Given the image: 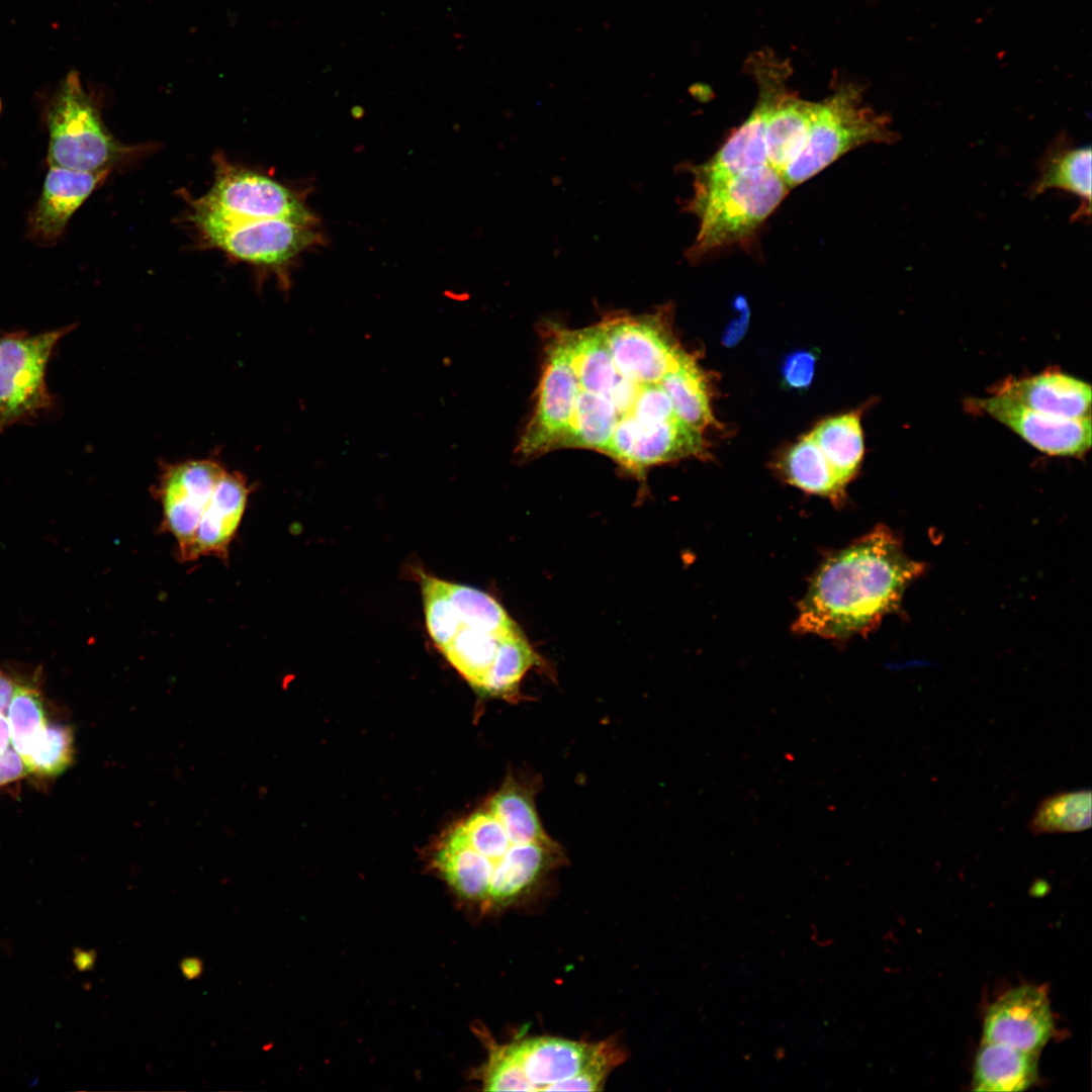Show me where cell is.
<instances>
[{"label": "cell", "mask_w": 1092, "mask_h": 1092, "mask_svg": "<svg viewBox=\"0 0 1092 1092\" xmlns=\"http://www.w3.org/2000/svg\"><path fill=\"white\" fill-rule=\"evenodd\" d=\"M667 317L664 310L619 314L581 330H552L520 453L592 449L638 477L654 465L705 456L703 433L680 420L666 387L667 375L690 356Z\"/></svg>", "instance_id": "obj_1"}, {"label": "cell", "mask_w": 1092, "mask_h": 1092, "mask_svg": "<svg viewBox=\"0 0 1092 1092\" xmlns=\"http://www.w3.org/2000/svg\"><path fill=\"white\" fill-rule=\"evenodd\" d=\"M535 795L534 783L511 776L445 836L436 867L461 897L485 906L510 905L564 860L540 820Z\"/></svg>", "instance_id": "obj_2"}, {"label": "cell", "mask_w": 1092, "mask_h": 1092, "mask_svg": "<svg viewBox=\"0 0 1092 1092\" xmlns=\"http://www.w3.org/2000/svg\"><path fill=\"white\" fill-rule=\"evenodd\" d=\"M923 571L897 536L878 526L820 564L793 630L836 640L864 635L900 607L906 587Z\"/></svg>", "instance_id": "obj_3"}, {"label": "cell", "mask_w": 1092, "mask_h": 1092, "mask_svg": "<svg viewBox=\"0 0 1092 1092\" xmlns=\"http://www.w3.org/2000/svg\"><path fill=\"white\" fill-rule=\"evenodd\" d=\"M622 1061L614 1041L529 1037L491 1045L482 1084L486 1091H599Z\"/></svg>", "instance_id": "obj_4"}, {"label": "cell", "mask_w": 1092, "mask_h": 1092, "mask_svg": "<svg viewBox=\"0 0 1092 1092\" xmlns=\"http://www.w3.org/2000/svg\"><path fill=\"white\" fill-rule=\"evenodd\" d=\"M789 189L782 175L768 165L710 186L694 187L686 208L700 223L688 259L696 262L715 251L749 244Z\"/></svg>", "instance_id": "obj_5"}, {"label": "cell", "mask_w": 1092, "mask_h": 1092, "mask_svg": "<svg viewBox=\"0 0 1092 1092\" xmlns=\"http://www.w3.org/2000/svg\"><path fill=\"white\" fill-rule=\"evenodd\" d=\"M32 679L0 668V786L58 776L73 759L71 729L49 722Z\"/></svg>", "instance_id": "obj_6"}, {"label": "cell", "mask_w": 1092, "mask_h": 1092, "mask_svg": "<svg viewBox=\"0 0 1092 1092\" xmlns=\"http://www.w3.org/2000/svg\"><path fill=\"white\" fill-rule=\"evenodd\" d=\"M863 89L840 81L818 102L805 145L782 177L789 188L811 179L844 154L870 144H893L889 116L863 103Z\"/></svg>", "instance_id": "obj_7"}, {"label": "cell", "mask_w": 1092, "mask_h": 1092, "mask_svg": "<svg viewBox=\"0 0 1092 1092\" xmlns=\"http://www.w3.org/2000/svg\"><path fill=\"white\" fill-rule=\"evenodd\" d=\"M48 163L84 172L110 171L130 149L106 128L77 73L68 74L46 106Z\"/></svg>", "instance_id": "obj_8"}, {"label": "cell", "mask_w": 1092, "mask_h": 1092, "mask_svg": "<svg viewBox=\"0 0 1092 1092\" xmlns=\"http://www.w3.org/2000/svg\"><path fill=\"white\" fill-rule=\"evenodd\" d=\"M74 328L68 325L34 335L14 332L0 338V434L52 407L47 366L56 345Z\"/></svg>", "instance_id": "obj_9"}, {"label": "cell", "mask_w": 1092, "mask_h": 1092, "mask_svg": "<svg viewBox=\"0 0 1092 1092\" xmlns=\"http://www.w3.org/2000/svg\"><path fill=\"white\" fill-rule=\"evenodd\" d=\"M194 212L224 219L277 218L316 225L300 195L258 172L216 161L210 190L193 203Z\"/></svg>", "instance_id": "obj_10"}, {"label": "cell", "mask_w": 1092, "mask_h": 1092, "mask_svg": "<svg viewBox=\"0 0 1092 1092\" xmlns=\"http://www.w3.org/2000/svg\"><path fill=\"white\" fill-rule=\"evenodd\" d=\"M746 67L767 98L765 155L781 175L803 149L818 102L800 97L788 86L792 69L768 50L753 54Z\"/></svg>", "instance_id": "obj_11"}, {"label": "cell", "mask_w": 1092, "mask_h": 1092, "mask_svg": "<svg viewBox=\"0 0 1092 1092\" xmlns=\"http://www.w3.org/2000/svg\"><path fill=\"white\" fill-rule=\"evenodd\" d=\"M193 219L210 245L261 267H285L322 242L316 225L285 219H224L198 212Z\"/></svg>", "instance_id": "obj_12"}, {"label": "cell", "mask_w": 1092, "mask_h": 1092, "mask_svg": "<svg viewBox=\"0 0 1092 1092\" xmlns=\"http://www.w3.org/2000/svg\"><path fill=\"white\" fill-rule=\"evenodd\" d=\"M223 464L212 458L166 463L155 494L162 507V529L178 544L179 558L186 561L194 533L221 476Z\"/></svg>", "instance_id": "obj_13"}, {"label": "cell", "mask_w": 1092, "mask_h": 1092, "mask_svg": "<svg viewBox=\"0 0 1092 1092\" xmlns=\"http://www.w3.org/2000/svg\"><path fill=\"white\" fill-rule=\"evenodd\" d=\"M968 405L1001 423L1041 453L1083 458L1091 448V418L1067 419L1039 413L995 393L972 398Z\"/></svg>", "instance_id": "obj_14"}, {"label": "cell", "mask_w": 1092, "mask_h": 1092, "mask_svg": "<svg viewBox=\"0 0 1092 1092\" xmlns=\"http://www.w3.org/2000/svg\"><path fill=\"white\" fill-rule=\"evenodd\" d=\"M1054 1028L1050 1001L1043 989L1021 986L995 1001L987 1010L983 1040L1037 1054Z\"/></svg>", "instance_id": "obj_15"}, {"label": "cell", "mask_w": 1092, "mask_h": 1092, "mask_svg": "<svg viewBox=\"0 0 1092 1092\" xmlns=\"http://www.w3.org/2000/svg\"><path fill=\"white\" fill-rule=\"evenodd\" d=\"M110 171L84 172L50 166L27 219V236L41 247L55 245L68 221Z\"/></svg>", "instance_id": "obj_16"}, {"label": "cell", "mask_w": 1092, "mask_h": 1092, "mask_svg": "<svg viewBox=\"0 0 1092 1092\" xmlns=\"http://www.w3.org/2000/svg\"><path fill=\"white\" fill-rule=\"evenodd\" d=\"M992 392L1039 413L1067 419L1091 418V385L1060 370L1009 377L998 383Z\"/></svg>", "instance_id": "obj_17"}, {"label": "cell", "mask_w": 1092, "mask_h": 1092, "mask_svg": "<svg viewBox=\"0 0 1092 1092\" xmlns=\"http://www.w3.org/2000/svg\"><path fill=\"white\" fill-rule=\"evenodd\" d=\"M251 487L237 471L221 476L212 497L202 514L186 561L200 556L228 558L231 542L241 524Z\"/></svg>", "instance_id": "obj_18"}, {"label": "cell", "mask_w": 1092, "mask_h": 1092, "mask_svg": "<svg viewBox=\"0 0 1092 1092\" xmlns=\"http://www.w3.org/2000/svg\"><path fill=\"white\" fill-rule=\"evenodd\" d=\"M1091 148L1073 146L1067 136L1058 138L1043 155L1038 177L1029 189L1036 197L1049 189H1059L1079 198L1080 205L1072 220L1091 215Z\"/></svg>", "instance_id": "obj_19"}, {"label": "cell", "mask_w": 1092, "mask_h": 1092, "mask_svg": "<svg viewBox=\"0 0 1092 1092\" xmlns=\"http://www.w3.org/2000/svg\"><path fill=\"white\" fill-rule=\"evenodd\" d=\"M1037 1077V1055L1006 1044L985 1042L977 1053L973 1089L975 1091H1023Z\"/></svg>", "instance_id": "obj_20"}, {"label": "cell", "mask_w": 1092, "mask_h": 1092, "mask_svg": "<svg viewBox=\"0 0 1092 1092\" xmlns=\"http://www.w3.org/2000/svg\"><path fill=\"white\" fill-rule=\"evenodd\" d=\"M785 479L805 492L842 502L845 484L839 479L810 434L795 443L780 461Z\"/></svg>", "instance_id": "obj_21"}, {"label": "cell", "mask_w": 1092, "mask_h": 1092, "mask_svg": "<svg viewBox=\"0 0 1092 1092\" xmlns=\"http://www.w3.org/2000/svg\"><path fill=\"white\" fill-rule=\"evenodd\" d=\"M810 435L839 479L847 485L856 475L864 455L859 414L847 413L824 420Z\"/></svg>", "instance_id": "obj_22"}, {"label": "cell", "mask_w": 1092, "mask_h": 1092, "mask_svg": "<svg viewBox=\"0 0 1092 1092\" xmlns=\"http://www.w3.org/2000/svg\"><path fill=\"white\" fill-rule=\"evenodd\" d=\"M520 631L519 627L509 633L498 634L462 625L442 652L470 686L481 694L500 645Z\"/></svg>", "instance_id": "obj_23"}, {"label": "cell", "mask_w": 1092, "mask_h": 1092, "mask_svg": "<svg viewBox=\"0 0 1092 1092\" xmlns=\"http://www.w3.org/2000/svg\"><path fill=\"white\" fill-rule=\"evenodd\" d=\"M666 387L677 416L686 424L700 432L716 424L704 372L693 356L667 375Z\"/></svg>", "instance_id": "obj_24"}, {"label": "cell", "mask_w": 1092, "mask_h": 1092, "mask_svg": "<svg viewBox=\"0 0 1092 1092\" xmlns=\"http://www.w3.org/2000/svg\"><path fill=\"white\" fill-rule=\"evenodd\" d=\"M1091 791L1061 792L1042 799L1027 823L1033 835L1072 833L1091 827Z\"/></svg>", "instance_id": "obj_25"}, {"label": "cell", "mask_w": 1092, "mask_h": 1092, "mask_svg": "<svg viewBox=\"0 0 1092 1092\" xmlns=\"http://www.w3.org/2000/svg\"><path fill=\"white\" fill-rule=\"evenodd\" d=\"M462 625L492 633H509L519 628L502 605L477 588L445 581Z\"/></svg>", "instance_id": "obj_26"}, {"label": "cell", "mask_w": 1092, "mask_h": 1092, "mask_svg": "<svg viewBox=\"0 0 1092 1092\" xmlns=\"http://www.w3.org/2000/svg\"><path fill=\"white\" fill-rule=\"evenodd\" d=\"M421 585L428 632L435 645L443 651L459 632L462 623L445 587V580L423 575Z\"/></svg>", "instance_id": "obj_27"}, {"label": "cell", "mask_w": 1092, "mask_h": 1092, "mask_svg": "<svg viewBox=\"0 0 1092 1092\" xmlns=\"http://www.w3.org/2000/svg\"><path fill=\"white\" fill-rule=\"evenodd\" d=\"M817 354L811 350H797L787 355L781 366L786 388L803 390L811 385L816 369Z\"/></svg>", "instance_id": "obj_28"}, {"label": "cell", "mask_w": 1092, "mask_h": 1092, "mask_svg": "<svg viewBox=\"0 0 1092 1092\" xmlns=\"http://www.w3.org/2000/svg\"><path fill=\"white\" fill-rule=\"evenodd\" d=\"M748 311L741 305L740 315L734 318L723 333L722 342L726 347H733L743 338L748 327Z\"/></svg>", "instance_id": "obj_29"}, {"label": "cell", "mask_w": 1092, "mask_h": 1092, "mask_svg": "<svg viewBox=\"0 0 1092 1092\" xmlns=\"http://www.w3.org/2000/svg\"><path fill=\"white\" fill-rule=\"evenodd\" d=\"M179 968L186 980H195L203 973V962L198 957H186L180 961Z\"/></svg>", "instance_id": "obj_30"}]
</instances>
